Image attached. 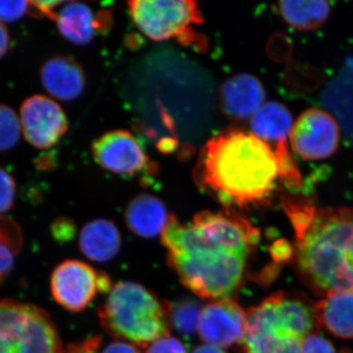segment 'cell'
<instances>
[{
  "instance_id": "cell-1",
  "label": "cell",
  "mask_w": 353,
  "mask_h": 353,
  "mask_svg": "<svg viewBox=\"0 0 353 353\" xmlns=\"http://www.w3.org/2000/svg\"><path fill=\"white\" fill-rule=\"evenodd\" d=\"M260 233L234 209L201 211L190 223L169 216L161 234L167 261L183 285L201 299H231L243 283Z\"/></svg>"
},
{
  "instance_id": "cell-2",
  "label": "cell",
  "mask_w": 353,
  "mask_h": 353,
  "mask_svg": "<svg viewBox=\"0 0 353 353\" xmlns=\"http://www.w3.org/2000/svg\"><path fill=\"white\" fill-rule=\"evenodd\" d=\"M194 175L201 189L236 210L268 201L279 180L278 161L273 148L252 132L229 129L206 141Z\"/></svg>"
},
{
  "instance_id": "cell-3",
  "label": "cell",
  "mask_w": 353,
  "mask_h": 353,
  "mask_svg": "<svg viewBox=\"0 0 353 353\" xmlns=\"http://www.w3.org/2000/svg\"><path fill=\"white\" fill-rule=\"evenodd\" d=\"M296 232L303 282L319 296L353 290V208H318L306 199L282 203Z\"/></svg>"
},
{
  "instance_id": "cell-4",
  "label": "cell",
  "mask_w": 353,
  "mask_h": 353,
  "mask_svg": "<svg viewBox=\"0 0 353 353\" xmlns=\"http://www.w3.org/2000/svg\"><path fill=\"white\" fill-rule=\"evenodd\" d=\"M243 339L245 353H299L317 328L315 306L279 292L248 309Z\"/></svg>"
},
{
  "instance_id": "cell-5",
  "label": "cell",
  "mask_w": 353,
  "mask_h": 353,
  "mask_svg": "<svg viewBox=\"0 0 353 353\" xmlns=\"http://www.w3.org/2000/svg\"><path fill=\"white\" fill-rule=\"evenodd\" d=\"M99 316L106 333L139 347L169 336L172 328L168 301L137 283L113 285Z\"/></svg>"
},
{
  "instance_id": "cell-6",
  "label": "cell",
  "mask_w": 353,
  "mask_h": 353,
  "mask_svg": "<svg viewBox=\"0 0 353 353\" xmlns=\"http://www.w3.org/2000/svg\"><path fill=\"white\" fill-rule=\"evenodd\" d=\"M130 15L139 31L155 41L175 39L182 46L206 48V39L194 26L203 23L199 7L192 0H132Z\"/></svg>"
},
{
  "instance_id": "cell-7",
  "label": "cell",
  "mask_w": 353,
  "mask_h": 353,
  "mask_svg": "<svg viewBox=\"0 0 353 353\" xmlns=\"http://www.w3.org/2000/svg\"><path fill=\"white\" fill-rule=\"evenodd\" d=\"M50 314L19 301H0V353H63Z\"/></svg>"
},
{
  "instance_id": "cell-8",
  "label": "cell",
  "mask_w": 353,
  "mask_h": 353,
  "mask_svg": "<svg viewBox=\"0 0 353 353\" xmlns=\"http://www.w3.org/2000/svg\"><path fill=\"white\" fill-rule=\"evenodd\" d=\"M53 299L71 312H81L99 292H109L110 279L80 260H66L58 265L50 279Z\"/></svg>"
},
{
  "instance_id": "cell-9",
  "label": "cell",
  "mask_w": 353,
  "mask_h": 353,
  "mask_svg": "<svg viewBox=\"0 0 353 353\" xmlns=\"http://www.w3.org/2000/svg\"><path fill=\"white\" fill-rule=\"evenodd\" d=\"M289 139L292 150L303 159H325L338 150L340 127L326 111L308 109L292 125Z\"/></svg>"
},
{
  "instance_id": "cell-10",
  "label": "cell",
  "mask_w": 353,
  "mask_h": 353,
  "mask_svg": "<svg viewBox=\"0 0 353 353\" xmlns=\"http://www.w3.org/2000/svg\"><path fill=\"white\" fill-rule=\"evenodd\" d=\"M20 121L28 143L41 150L57 145L69 127L63 109L44 95H32L23 102Z\"/></svg>"
},
{
  "instance_id": "cell-11",
  "label": "cell",
  "mask_w": 353,
  "mask_h": 353,
  "mask_svg": "<svg viewBox=\"0 0 353 353\" xmlns=\"http://www.w3.org/2000/svg\"><path fill=\"white\" fill-rule=\"evenodd\" d=\"M94 161L116 175H139L150 165V158L139 139L127 130H114L95 139L92 146Z\"/></svg>"
},
{
  "instance_id": "cell-12",
  "label": "cell",
  "mask_w": 353,
  "mask_h": 353,
  "mask_svg": "<svg viewBox=\"0 0 353 353\" xmlns=\"http://www.w3.org/2000/svg\"><path fill=\"white\" fill-rule=\"evenodd\" d=\"M246 319L240 304L232 299H218L201 309L197 332L205 345L221 350L231 347L243 341Z\"/></svg>"
},
{
  "instance_id": "cell-13",
  "label": "cell",
  "mask_w": 353,
  "mask_h": 353,
  "mask_svg": "<svg viewBox=\"0 0 353 353\" xmlns=\"http://www.w3.org/2000/svg\"><path fill=\"white\" fill-rule=\"evenodd\" d=\"M58 31L61 36L78 46L92 43L97 34L110 31L112 14L108 10L94 12L83 2H64L57 12Z\"/></svg>"
},
{
  "instance_id": "cell-14",
  "label": "cell",
  "mask_w": 353,
  "mask_h": 353,
  "mask_svg": "<svg viewBox=\"0 0 353 353\" xmlns=\"http://www.w3.org/2000/svg\"><path fill=\"white\" fill-rule=\"evenodd\" d=\"M263 85L250 74H238L228 79L220 88V105L231 119H252L265 103Z\"/></svg>"
},
{
  "instance_id": "cell-15",
  "label": "cell",
  "mask_w": 353,
  "mask_h": 353,
  "mask_svg": "<svg viewBox=\"0 0 353 353\" xmlns=\"http://www.w3.org/2000/svg\"><path fill=\"white\" fill-rule=\"evenodd\" d=\"M41 79L46 92L62 101H75L85 87L83 69L69 57H55L44 62Z\"/></svg>"
},
{
  "instance_id": "cell-16",
  "label": "cell",
  "mask_w": 353,
  "mask_h": 353,
  "mask_svg": "<svg viewBox=\"0 0 353 353\" xmlns=\"http://www.w3.org/2000/svg\"><path fill=\"white\" fill-rule=\"evenodd\" d=\"M169 216L163 202L152 194H143L128 203L125 218L132 233L141 238H154L161 234Z\"/></svg>"
},
{
  "instance_id": "cell-17",
  "label": "cell",
  "mask_w": 353,
  "mask_h": 353,
  "mask_svg": "<svg viewBox=\"0 0 353 353\" xmlns=\"http://www.w3.org/2000/svg\"><path fill=\"white\" fill-rule=\"evenodd\" d=\"M121 234L111 221H90L83 227L80 234L81 252L88 259L95 262H106L113 259L120 252Z\"/></svg>"
},
{
  "instance_id": "cell-18",
  "label": "cell",
  "mask_w": 353,
  "mask_h": 353,
  "mask_svg": "<svg viewBox=\"0 0 353 353\" xmlns=\"http://www.w3.org/2000/svg\"><path fill=\"white\" fill-rule=\"evenodd\" d=\"M318 323L334 336L353 338V290H341L325 296L315 305Z\"/></svg>"
},
{
  "instance_id": "cell-19",
  "label": "cell",
  "mask_w": 353,
  "mask_h": 353,
  "mask_svg": "<svg viewBox=\"0 0 353 353\" xmlns=\"http://www.w3.org/2000/svg\"><path fill=\"white\" fill-rule=\"evenodd\" d=\"M292 125L290 111L276 101L265 102L250 119L252 134L270 146L288 141Z\"/></svg>"
},
{
  "instance_id": "cell-20",
  "label": "cell",
  "mask_w": 353,
  "mask_h": 353,
  "mask_svg": "<svg viewBox=\"0 0 353 353\" xmlns=\"http://www.w3.org/2000/svg\"><path fill=\"white\" fill-rule=\"evenodd\" d=\"M278 12L287 24L299 31H313L328 20L331 4L328 1H281Z\"/></svg>"
},
{
  "instance_id": "cell-21",
  "label": "cell",
  "mask_w": 353,
  "mask_h": 353,
  "mask_svg": "<svg viewBox=\"0 0 353 353\" xmlns=\"http://www.w3.org/2000/svg\"><path fill=\"white\" fill-rule=\"evenodd\" d=\"M336 78L326 92V102L329 108L343 123V129L353 138V69Z\"/></svg>"
},
{
  "instance_id": "cell-22",
  "label": "cell",
  "mask_w": 353,
  "mask_h": 353,
  "mask_svg": "<svg viewBox=\"0 0 353 353\" xmlns=\"http://www.w3.org/2000/svg\"><path fill=\"white\" fill-rule=\"evenodd\" d=\"M201 311L199 303L192 299L169 303L171 326L183 334H194L197 330Z\"/></svg>"
},
{
  "instance_id": "cell-23",
  "label": "cell",
  "mask_w": 353,
  "mask_h": 353,
  "mask_svg": "<svg viewBox=\"0 0 353 353\" xmlns=\"http://www.w3.org/2000/svg\"><path fill=\"white\" fill-rule=\"evenodd\" d=\"M20 117L9 106L0 104V152L12 150L21 137Z\"/></svg>"
},
{
  "instance_id": "cell-24",
  "label": "cell",
  "mask_w": 353,
  "mask_h": 353,
  "mask_svg": "<svg viewBox=\"0 0 353 353\" xmlns=\"http://www.w3.org/2000/svg\"><path fill=\"white\" fill-rule=\"evenodd\" d=\"M0 243L9 246L17 254L22 248V234L14 221L0 217Z\"/></svg>"
},
{
  "instance_id": "cell-25",
  "label": "cell",
  "mask_w": 353,
  "mask_h": 353,
  "mask_svg": "<svg viewBox=\"0 0 353 353\" xmlns=\"http://www.w3.org/2000/svg\"><path fill=\"white\" fill-rule=\"evenodd\" d=\"M15 194L16 183L13 176L0 167V215L12 208Z\"/></svg>"
},
{
  "instance_id": "cell-26",
  "label": "cell",
  "mask_w": 353,
  "mask_h": 353,
  "mask_svg": "<svg viewBox=\"0 0 353 353\" xmlns=\"http://www.w3.org/2000/svg\"><path fill=\"white\" fill-rule=\"evenodd\" d=\"M29 10V1H0V22H15Z\"/></svg>"
},
{
  "instance_id": "cell-27",
  "label": "cell",
  "mask_w": 353,
  "mask_h": 353,
  "mask_svg": "<svg viewBox=\"0 0 353 353\" xmlns=\"http://www.w3.org/2000/svg\"><path fill=\"white\" fill-rule=\"evenodd\" d=\"M145 353H188V350L182 341L174 336H166L150 343L146 347Z\"/></svg>"
},
{
  "instance_id": "cell-28",
  "label": "cell",
  "mask_w": 353,
  "mask_h": 353,
  "mask_svg": "<svg viewBox=\"0 0 353 353\" xmlns=\"http://www.w3.org/2000/svg\"><path fill=\"white\" fill-rule=\"evenodd\" d=\"M299 353H336L332 343L317 334L308 336L301 345Z\"/></svg>"
},
{
  "instance_id": "cell-29",
  "label": "cell",
  "mask_w": 353,
  "mask_h": 353,
  "mask_svg": "<svg viewBox=\"0 0 353 353\" xmlns=\"http://www.w3.org/2000/svg\"><path fill=\"white\" fill-rule=\"evenodd\" d=\"M103 343V339L101 336H92L87 340L79 341L68 345L63 353H99Z\"/></svg>"
},
{
  "instance_id": "cell-30",
  "label": "cell",
  "mask_w": 353,
  "mask_h": 353,
  "mask_svg": "<svg viewBox=\"0 0 353 353\" xmlns=\"http://www.w3.org/2000/svg\"><path fill=\"white\" fill-rule=\"evenodd\" d=\"M30 10H34V14L39 16H46L50 19L57 20V12H55V8L62 6L64 2L62 1H29Z\"/></svg>"
},
{
  "instance_id": "cell-31",
  "label": "cell",
  "mask_w": 353,
  "mask_h": 353,
  "mask_svg": "<svg viewBox=\"0 0 353 353\" xmlns=\"http://www.w3.org/2000/svg\"><path fill=\"white\" fill-rule=\"evenodd\" d=\"M15 255L16 253L9 246L0 243V284L12 270Z\"/></svg>"
},
{
  "instance_id": "cell-32",
  "label": "cell",
  "mask_w": 353,
  "mask_h": 353,
  "mask_svg": "<svg viewBox=\"0 0 353 353\" xmlns=\"http://www.w3.org/2000/svg\"><path fill=\"white\" fill-rule=\"evenodd\" d=\"M52 234L57 240L66 241L70 240L73 236L75 227L73 223L69 219H58L53 223Z\"/></svg>"
},
{
  "instance_id": "cell-33",
  "label": "cell",
  "mask_w": 353,
  "mask_h": 353,
  "mask_svg": "<svg viewBox=\"0 0 353 353\" xmlns=\"http://www.w3.org/2000/svg\"><path fill=\"white\" fill-rule=\"evenodd\" d=\"M99 353H141L132 343L125 341H114L101 348Z\"/></svg>"
},
{
  "instance_id": "cell-34",
  "label": "cell",
  "mask_w": 353,
  "mask_h": 353,
  "mask_svg": "<svg viewBox=\"0 0 353 353\" xmlns=\"http://www.w3.org/2000/svg\"><path fill=\"white\" fill-rule=\"evenodd\" d=\"M272 256L277 261H284L289 259L292 255V246L287 241L280 240L276 241L270 248Z\"/></svg>"
},
{
  "instance_id": "cell-35",
  "label": "cell",
  "mask_w": 353,
  "mask_h": 353,
  "mask_svg": "<svg viewBox=\"0 0 353 353\" xmlns=\"http://www.w3.org/2000/svg\"><path fill=\"white\" fill-rule=\"evenodd\" d=\"M9 43H10V38H9L8 31L3 23L0 22V59L8 51Z\"/></svg>"
},
{
  "instance_id": "cell-36",
  "label": "cell",
  "mask_w": 353,
  "mask_h": 353,
  "mask_svg": "<svg viewBox=\"0 0 353 353\" xmlns=\"http://www.w3.org/2000/svg\"><path fill=\"white\" fill-rule=\"evenodd\" d=\"M53 164L52 158L48 154L43 155L36 161V166L39 170H48Z\"/></svg>"
},
{
  "instance_id": "cell-37",
  "label": "cell",
  "mask_w": 353,
  "mask_h": 353,
  "mask_svg": "<svg viewBox=\"0 0 353 353\" xmlns=\"http://www.w3.org/2000/svg\"><path fill=\"white\" fill-rule=\"evenodd\" d=\"M192 353H225V352H223V350H221V348L203 345L194 348V352Z\"/></svg>"
}]
</instances>
